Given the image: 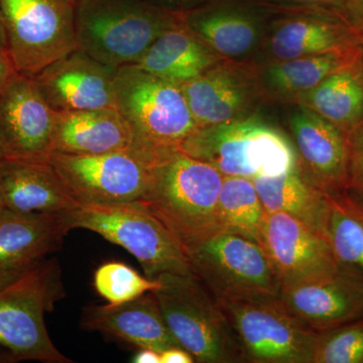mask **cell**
<instances>
[{"mask_svg": "<svg viewBox=\"0 0 363 363\" xmlns=\"http://www.w3.org/2000/svg\"><path fill=\"white\" fill-rule=\"evenodd\" d=\"M245 362L312 363L318 332L293 314L279 297L219 301Z\"/></svg>", "mask_w": 363, "mask_h": 363, "instance_id": "cell-8", "label": "cell"}, {"mask_svg": "<svg viewBox=\"0 0 363 363\" xmlns=\"http://www.w3.org/2000/svg\"><path fill=\"white\" fill-rule=\"evenodd\" d=\"M130 147V130L116 107L54 111L52 152L96 155Z\"/></svg>", "mask_w": 363, "mask_h": 363, "instance_id": "cell-20", "label": "cell"}, {"mask_svg": "<svg viewBox=\"0 0 363 363\" xmlns=\"http://www.w3.org/2000/svg\"><path fill=\"white\" fill-rule=\"evenodd\" d=\"M182 23L183 14L145 0H76L78 49L116 69L138 63L162 33Z\"/></svg>", "mask_w": 363, "mask_h": 363, "instance_id": "cell-3", "label": "cell"}, {"mask_svg": "<svg viewBox=\"0 0 363 363\" xmlns=\"http://www.w3.org/2000/svg\"><path fill=\"white\" fill-rule=\"evenodd\" d=\"M64 212L4 210L0 215V272L28 271L57 252L70 231Z\"/></svg>", "mask_w": 363, "mask_h": 363, "instance_id": "cell-18", "label": "cell"}, {"mask_svg": "<svg viewBox=\"0 0 363 363\" xmlns=\"http://www.w3.org/2000/svg\"><path fill=\"white\" fill-rule=\"evenodd\" d=\"M293 135L303 175L327 195L348 189V145L338 126L310 109L294 114Z\"/></svg>", "mask_w": 363, "mask_h": 363, "instance_id": "cell-16", "label": "cell"}, {"mask_svg": "<svg viewBox=\"0 0 363 363\" xmlns=\"http://www.w3.org/2000/svg\"><path fill=\"white\" fill-rule=\"evenodd\" d=\"M116 70L77 49L33 79L52 111H89L116 107Z\"/></svg>", "mask_w": 363, "mask_h": 363, "instance_id": "cell-15", "label": "cell"}, {"mask_svg": "<svg viewBox=\"0 0 363 363\" xmlns=\"http://www.w3.org/2000/svg\"><path fill=\"white\" fill-rule=\"evenodd\" d=\"M65 297L56 259H45L0 289V347L18 360L71 363L50 338L45 314Z\"/></svg>", "mask_w": 363, "mask_h": 363, "instance_id": "cell-6", "label": "cell"}, {"mask_svg": "<svg viewBox=\"0 0 363 363\" xmlns=\"http://www.w3.org/2000/svg\"><path fill=\"white\" fill-rule=\"evenodd\" d=\"M64 216L70 230L93 231L128 250L147 278L194 274L181 243L142 201L82 205Z\"/></svg>", "mask_w": 363, "mask_h": 363, "instance_id": "cell-4", "label": "cell"}, {"mask_svg": "<svg viewBox=\"0 0 363 363\" xmlns=\"http://www.w3.org/2000/svg\"><path fill=\"white\" fill-rule=\"evenodd\" d=\"M76 0H0L6 50L18 73L35 76L78 49Z\"/></svg>", "mask_w": 363, "mask_h": 363, "instance_id": "cell-10", "label": "cell"}, {"mask_svg": "<svg viewBox=\"0 0 363 363\" xmlns=\"http://www.w3.org/2000/svg\"><path fill=\"white\" fill-rule=\"evenodd\" d=\"M342 60L335 51L285 60L267 71V81L281 92H309L332 74L342 70Z\"/></svg>", "mask_w": 363, "mask_h": 363, "instance_id": "cell-29", "label": "cell"}, {"mask_svg": "<svg viewBox=\"0 0 363 363\" xmlns=\"http://www.w3.org/2000/svg\"><path fill=\"white\" fill-rule=\"evenodd\" d=\"M279 298L298 319L316 332L363 319V277L347 267L281 286Z\"/></svg>", "mask_w": 363, "mask_h": 363, "instance_id": "cell-14", "label": "cell"}, {"mask_svg": "<svg viewBox=\"0 0 363 363\" xmlns=\"http://www.w3.org/2000/svg\"><path fill=\"white\" fill-rule=\"evenodd\" d=\"M152 6L174 13H186L202 6L206 0H145Z\"/></svg>", "mask_w": 363, "mask_h": 363, "instance_id": "cell-33", "label": "cell"}, {"mask_svg": "<svg viewBox=\"0 0 363 363\" xmlns=\"http://www.w3.org/2000/svg\"><path fill=\"white\" fill-rule=\"evenodd\" d=\"M184 25L211 50L227 56L250 52L259 38V23L238 7L205 4L183 13Z\"/></svg>", "mask_w": 363, "mask_h": 363, "instance_id": "cell-24", "label": "cell"}, {"mask_svg": "<svg viewBox=\"0 0 363 363\" xmlns=\"http://www.w3.org/2000/svg\"><path fill=\"white\" fill-rule=\"evenodd\" d=\"M16 362V358L9 351L0 347V362Z\"/></svg>", "mask_w": 363, "mask_h": 363, "instance_id": "cell-40", "label": "cell"}, {"mask_svg": "<svg viewBox=\"0 0 363 363\" xmlns=\"http://www.w3.org/2000/svg\"><path fill=\"white\" fill-rule=\"evenodd\" d=\"M266 214L253 180L224 177L218 199L222 230L240 234L257 242Z\"/></svg>", "mask_w": 363, "mask_h": 363, "instance_id": "cell-26", "label": "cell"}, {"mask_svg": "<svg viewBox=\"0 0 363 363\" xmlns=\"http://www.w3.org/2000/svg\"><path fill=\"white\" fill-rule=\"evenodd\" d=\"M343 9L355 18L363 20V0H344Z\"/></svg>", "mask_w": 363, "mask_h": 363, "instance_id": "cell-37", "label": "cell"}, {"mask_svg": "<svg viewBox=\"0 0 363 363\" xmlns=\"http://www.w3.org/2000/svg\"><path fill=\"white\" fill-rule=\"evenodd\" d=\"M6 209V208L4 206V201H2L1 197H0V215L4 213V211Z\"/></svg>", "mask_w": 363, "mask_h": 363, "instance_id": "cell-42", "label": "cell"}, {"mask_svg": "<svg viewBox=\"0 0 363 363\" xmlns=\"http://www.w3.org/2000/svg\"><path fill=\"white\" fill-rule=\"evenodd\" d=\"M0 197L6 209L21 213L78 207L49 161L0 160Z\"/></svg>", "mask_w": 363, "mask_h": 363, "instance_id": "cell-19", "label": "cell"}, {"mask_svg": "<svg viewBox=\"0 0 363 363\" xmlns=\"http://www.w3.org/2000/svg\"><path fill=\"white\" fill-rule=\"evenodd\" d=\"M81 326L135 346L157 352L177 347L154 292L123 304L92 305L83 312Z\"/></svg>", "mask_w": 363, "mask_h": 363, "instance_id": "cell-17", "label": "cell"}, {"mask_svg": "<svg viewBox=\"0 0 363 363\" xmlns=\"http://www.w3.org/2000/svg\"><path fill=\"white\" fill-rule=\"evenodd\" d=\"M155 291L169 331L195 362H245L220 303L195 274H162Z\"/></svg>", "mask_w": 363, "mask_h": 363, "instance_id": "cell-5", "label": "cell"}, {"mask_svg": "<svg viewBox=\"0 0 363 363\" xmlns=\"http://www.w3.org/2000/svg\"><path fill=\"white\" fill-rule=\"evenodd\" d=\"M48 161L78 206L140 201L154 166L131 150L96 155L52 152Z\"/></svg>", "mask_w": 363, "mask_h": 363, "instance_id": "cell-11", "label": "cell"}, {"mask_svg": "<svg viewBox=\"0 0 363 363\" xmlns=\"http://www.w3.org/2000/svg\"><path fill=\"white\" fill-rule=\"evenodd\" d=\"M318 333L312 363H363V319Z\"/></svg>", "mask_w": 363, "mask_h": 363, "instance_id": "cell-31", "label": "cell"}, {"mask_svg": "<svg viewBox=\"0 0 363 363\" xmlns=\"http://www.w3.org/2000/svg\"><path fill=\"white\" fill-rule=\"evenodd\" d=\"M135 363H161V352L152 350H140L133 357Z\"/></svg>", "mask_w": 363, "mask_h": 363, "instance_id": "cell-36", "label": "cell"}, {"mask_svg": "<svg viewBox=\"0 0 363 363\" xmlns=\"http://www.w3.org/2000/svg\"><path fill=\"white\" fill-rule=\"evenodd\" d=\"M307 99L316 113L335 125L355 123L363 114L362 82L343 69L310 90Z\"/></svg>", "mask_w": 363, "mask_h": 363, "instance_id": "cell-28", "label": "cell"}, {"mask_svg": "<svg viewBox=\"0 0 363 363\" xmlns=\"http://www.w3.org/2000/svg\"><path fill=\"white\" fill-rule=\"evenodd\" d=\"M223 178L211 164L177 150L154 162L149 190L140 201L186 252L223 231L218 216Z\"/></svg>", "mask_w": 363, "mask_h": 363, "instance_id": "cell-1", "label": "cell"}, {"mask_svg": "<svg viewBox=\"0 0 363 363\" xmlns=\"http://www.w3.org/2000/svg\"><path fill=\"white\" fill-rule=\"evenodd\" d=\"M52 128L54 111L35 79L18 74L0 93L2 159L48 161Z\"/></svg>", "mask_w": 363, "mask_h": 363, "instance_id": "cell-13", "label": "cell"}, {"mask_svg": "<svg viewBox=\"0 0 363 363\" xmlns=\"http://www.w3.org/2000/svg\"><path fill=\"white\" fill-rule=\"evenodd\" d=\"M289 1L297 2L307 6H331L343 9L344 0H289Z\"/></svg>", "mask_w": 363, "mask_h": 363, "instance_id": "cell-38", "label": "cell"}, {"mask_svg": "<svg viewBox=\"0 0 363 363\" xmlns=\"http://www.w3.org/2000/svg\"><path fill=\"white\" fill-rule=\"evenodd\" d=\"M253 183L267 212L291 215L328 240V195L307 180L298 164L281 175L260 177Z\"/></svg>", "mask_w": 363, "mask_h": 363, "instance_id": "cell-21", "label": "cell"}, {"mask_svg": "<svg viewBox=\"0 0 363 363\" xmlns=\"http://www.w3.org/2000/svg\"><path fill=\"white\" fill-rule=\"evenodd\" d=\"M0 49L6 50V32H4V23H2L1 11H0Z\"/></svg>", "mask_w": 363, "mask_h": 363, "instance_id": "cell-41", "label": "cell"}, {"mask_svg": "<svg viewBox=\"0 0 363 363\" xmlns=\"http://www.w3.org/2000/svg\"><path fill=\"white\" fill-rule=\"evenodd\" d=\"M18 74L9 52L0 49V93Z\"/></svg>", "mask_w": 363, "mask_h": 363, "instance_id": "cell-34", "label": "cell"}, {"mask_svg": "<svg viewBox=\"0 0 363 363\" xmlns=\"http://www.w3.org/2000/svg\"><path fill=\"white\" fill-rule=\"evenodd\" d=\"M2 159L1 147H0V160Z\"/></svg>", "mask_w": 363, "mask_h": 363, "instance_id": "cell-43", "label": "cell"}, {"mask_svg": "<svg viewBox=\"0 0 363 363\" xmlns=\"http://www.w3.org/2000/svg\"><path fill=\"white\" fill-rule=\"evenodd\" d=\"M340 44L338 28L328 21L297 18L284 21L272 38L277 58L292 60L333 52Z\"/></svg>", "mask_w": 363, "mask_h": 363, "instance_id": "cell-27", "label": "cell"}, {"mask_svg": "<svg viewBox=\"0 0 363 363\" xmlns=\"http://www.w3.org/2000/svg\"><path fill=\"white\" fill-rule=\"evenodd\" d=\"M328 240L341 267L363 277V200L344 192L328 195Z\"/></svg>", "mask_w": 363, "mask_h": 363, "instance_id": "cell-25", "label": "cell"}, {"mask_svg": "<svg viewBox=\"0 0 363 363\" xmlns=\"http://www.w3.org/2000/svg\"><path fill=\"white\" fill-rule=\"evenodd\" d=\"M26 272H0V289L9 285V284H11L14 279L20 278L21 274H25Z\"/></svg>", "mask_w": 363, "mask_h": 363, "instance_id": "cell-39", "label": "cell"}, {"mask_svg": "<svg viewBox=\"0 0 363 363\" xmlns=\"http://www.w3.org/2000/svg\"><path fill=\"white\" fill-rule=\"evenodd\" d=\"M180 86L199 128L240 119L247 104V86L224 68L212 67Z\"/></svg>", "mask_w": 363, "mask_h": 363, "instance_id": "cell-23", "label": "cell"}, {"mask_svg": "<svg viewBox=\"0 0 363 363\" xmlns=\"http://www.w3.org/2000/svg\"><path fill=\"white\" fill-rule=\"evenodd\" d=\"M216 63L209 47L183 23L162 33L133 65L157 77L184 84Z\"/></svg>", "mask_w": 363, "mask_h": 363, "instance_id": "cell-22", "label": "cell"}, {"mask_svg": "<svg viewBox=\"0 0 363 363\" xmlns=\"http://www.w3.org/2000/svg\"><path fill=\"white\" fill-rule=\"evenodd\" d=\"M181 150L211 164L224 177L250 180L281 175L298 164L285 136L252 118L198 128Z\"/></svg>", "mask_w": 363, "mask_h": 363, "instance_id": "cell-7", "label": "cell"}, {"mask_svg": "<svg viewBox=\"0 0 363 363\" xmlns=\"http://www.w3.org/2000/svg\"><path fill=\"white\" fill-rule=\"evenodd\" d=\"M116 108L131 138L130 150L155 162L182 145L199 128L181 86L140 70L117 68Z\"/></svg>", "mask_w": 363, "mask_h": 363, "instance_id": "cell-2", "label": "cell"}, {"mask_svg": "<svg viewBox=\"0 0 363 363\" xmlns=\"http://www.w3.org/2000/svg\"><path fill=\"white\" fill-rule=\"evenodd\" d=\"M193 274L217 300L279 297L281 284L259 243L219 231L186 250Z\"/></svg>", "mask_w": 363, "mask_h": 363, "instance_id": "cell-9", "label": "cell"}, {"mask_svg": "<svg viewBox=\"0 0 363 363\" xmlns=\"http://www.w3.org/2000/svg\"><path fill=\"white\" fill-rule=\"evenodd\" d=\"M194 358L180 346L169 348L161 352V363H193Z\"/></svg>", "mask_w": 363, "mask_h": 363, "instance_id": "cell-35", "label": "cell"}, {"mask_svg": "<svg viewBox=\"0 0 363 363\" xmlns=\"http://www.w3.org/2000/svg\"><path fill=\"white\" fill-rule=\"evenodd\" d=\"M94 286L108 304L117 305L155 292L161 286V281L143 277L123 262H111L98 267Z\"/></svg>", "mask_w": 363, "mask_h": 363, "instance_id": "cell-30", "label": "cell"}, {"mask_svg": "<svg viewBox=\"0 0 363 363\" xmlns=\"http://www.w3.org/2000/svg\"><path fill=\"white\" fill-rule=\"evenodd\" d=\"M347 145L348 188L363 200V128L353 133Z\"/></svg>", "mask_w": 363, "mask_h": 363, "instance_id": "cell-32", "label": "cell"}, {"mask_svg": "<svg viewBox=\"0 0 363 363\" xmlns=\"http://www.w3.org/2000/svg\"><path fill=\"white\" fill-rule=\"evenodd\" d=\"M257 243L281 286L332 274L342 267L326 238L283 212H267Z\"/></svg>", "mask_w": 363, "mask_h": 363, "instance_id": "cell-12", "label": "cell"}]
</instances>
